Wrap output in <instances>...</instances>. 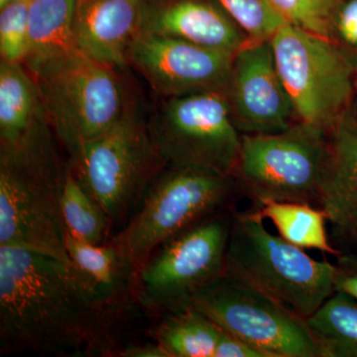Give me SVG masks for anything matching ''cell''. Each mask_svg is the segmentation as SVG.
I'll list each match as a JSON object with an SVG mask.
<instances>
[{"label": "cell", "instance_id": "4dcf8cb0", "mask_svg": "<svg viewBox=\"0 0 357 357\" xmlns=\"http://www.w3.org/2000/svg\"><path fill=\"white\" fill-rule=\"evenodd\" d=\"M312 1L316 6L319 15L325 20L326 23V17H328V13L332 10L337 0H312Z\"/></svg>", "mask_w": 357, "mask_h": 357}, {"label": "cell", "instance_id": "4fadbf2b", "mask_svg": "<svg viewBox=\"0 0 357 357\" xmlns=\"http://www.w3.org/2000/svg\"><path fill=\"white\" fill-rule=\"evenodd\" d=\"M227 96L243 135L280 132L298 121L270 40L249 41L234 55Z\"/></svg>", "mask_w": 357, "mask_h": 357}, {"label": "cell", "instance_id": "277c9868", "mask_svg": "<svg viewBox=\"0 0 357 357\" xmlns=\"http://www.w3.org/2000/svg\"><path fill=\"white\" fill-rule=\"evenodd\" d=\"M237 187L234 176L167 165L148 188L132 217L109 241L137 274L162 244L220 213Z\"/></svg>", "mask_w": 357, "mask_h": 357}, {"label": "cell", "instance_id": "8992f818", "mask_svg": "<svg viewBox=\"0 0 357 357\" xmlns=\"http://www.w3.org/2000/svg\"><path fill=\"white\" fill-rule=\"evenodd\" d=\"M331 133L297 121L280 132L243 135L234 177L255 206L295 202L319 206Z\"/></svg>", "mask_w": 357, "mask_h": 357}, {"label": "cell", "instance_id": "f546056e", "mask_svg": "<svg viewBox=\"0 0 357 357\" xmlns=\"http://www.w3.org/2000/svg\"><path fill=\"white\" fill-rule=\"evenodd\" d=\"M124 357H168L163 347L155 342L154 344L129 345L121 351Z\"/></svg>", "mask_w": 357, "mask_h": 357}, {"label": "cell", "instance_id": "2e32d148", "mask_svg": "<svg viewBox=\"0 0 357 357\" xmlns=\"http://www.w3.org/2000/svg\"><path fill=\"white\" fill-rule=\"evenodd\" d=\"M337 238L357 245V124L351 109L331 132V156L319 197Z\"/></svg>", "mask_w": 357, "mask_h": 357}, {"label": "cell", "instance_id": "44dd1931", "mask_svg": "<svg viewBox=\"0 0 357 357\" xmlns=\"http://www.w3.org/2000/svg\"><path fill=\"white\" fill-rule=\"evenodd\" d=\"M222 330L191 307L167 312L154 332L168 357H213Z\"/></svg>", "mask_w": 357, "mask_h": 357}, {"label": "cell", "instance_id": "83f0119b", "mask_svg": "<svg viewBox=\"0 0 357 357\" xmlns=\"http://www.w3.org/2000/svg\"><path fill=\"white\" fill-rule=\"evenodd\" d=\"M335 264V291L349 294L357 299V251L337 256Z\"/></svg>", "mask_w": 357, "mask_h": 357}, {"label": "cell", "instance_id": "603a6c76", "mask_svg": "<svg viewBox=\"0 0 357 357\" xmlns=\"http://www.w3.org/2000/svg\"><path fill=\"white\" fill-rule=\"evenodd\" d=\"M61 208L66 230L70 236L93 244L109 241V220L70 164L63 187Z\"/></svg>", "mask_w": 357, "mask_h": 357}, {"label": "cell", "instance_id": "7c38bea8", "mask_svg": "<svg viewBox=\"0 0 357 357\" xmlns=\"http://www.w3.org/2000/svg\"><path fill=\"white\" fill-rule=\"evenodd\" d=\"M234 55L139 31L131 42L128 65L165 98L204 91L227 93Z\"/></svg>", "mask_w": 357, "mask_h": 357}, {"label": "cell", "instance_id": "9c48e42d", "mask_svg": "<svg viewBox=\"0 0 357 357\" xmlns=\"http://www.w3.org/2000/svg\"><path fill=\"white\" fill-rule=\"evenodd\" d=\"M148 128L167 165L234 176L243 134L225 91L166 98Z\"/></svg>", "mask_w": 357, "mask_h": 357}, {"label": "cell", "instance_id": "8fae6325", "mask_svg": "<svg viewBox=\"0 0 357 357\" xmlns=\"http://www.w3.org/2000/svg\"><path fill=\"white\" fill-rule=\"evenodd\" d=\"M189 307L267 357H328L307 319L227 277L201 291Z\"/></svg>", "mask_w": 357, "mask_h": 357}, {"label": "cell", "instance_id": "5bb4252c", "mask_svg": "<svg viewBox=\"0 0 357 357\" xmlns=\"http://www.w3.org/2000/svg\"><path fill=\"white\" fill-rule=\"evenodd\" d=\"M140 31L232 55L250 41L217 0H143Z\"/></svg>", "mask_w": 357, "mask_h": 357}, {"label": "cell", "instance_id": "cb8c5ba5", "mask_svg": "<svg viewBox=\"0 0 357 357\" xmlns=\"http://www.w3.org/2000/svg\"><path fill=\"white\" fill-rule=\"evenodd\" d=\"M250 41H265L285 24L270 0H217Z\"/></svg>", "mask_w": 357, "mask_h": 357}, {"label": "cell", "instance_id": "ba28073f", "mask_svg": "<svg viewBox=\"0 0 357 357\" xmlns=\"http://www.w3.org/2000/svg\"><path fill=\"white\" fill-rule=\"evenodd\" d=\"M70 165L105 213L112 231L132 217L167 164L149 128L130 114L79 148Z\"/></svg>", "mask_w": 357, "mask_h": 357}, {"label": "cell", "instance_id": "d6a6232c", "mask_svg": "<svg viewBox=\"0 0 357 357\" xmlns=\"http://www.w3.org/2000/svg\"><path fill=\"white\" fill-rule=\"evenodd\" d=\"M351 114L357 124V96H356V100H354V105H352Z\"/></svg>", "mask_w": 357, "mask_h": 357}, {"label": "cell", "instance_id": "ffe728a7", "mask_svg": "<svg viewBox=\"0 0 357 357\" xmlns=\"http://www.w3.org/2000/svg\"><path fill=\"white\" fill-rule=\"evenodd\" d=\"M253 208L260 217L272 222L278 236L293 245L335 257L342 255L328 239V217L319 206L295 202H269Z\"/></svg>", "mask_w": 357, "mask_h": 357}, {"label": "cell", "instance_id": "5b68a950", "mask_svg": "<svg viewBox=\"0 0 357 357\" xmlns=\"http://www.w3.org/2000/svg\"><path fill=\"white\" fill-rule=\"evenodd\" d=\"M115 70L76 52L29 70L51 128L70 158L131 114Z\"/></svg>", "mask_w": 357, "mask_h": 357}, {"label": "cell", "instance_id": "d6986e66", "mask_svg": "<svg viewBox=\"0 0 357 357\" xmlns=\"http://www.w3.org/2000/svg\"><path fill=\"white\" fill-rule=\"evenodd\" d=\"M66 248L70 262L112 299L121 302L134 286L135 270L112 241L89 243L67 234Z\"/></svg>", "mask_w": 357, "mask_h": 357}, {"label": "cell", "instance_id": "e0dca14e", "mask_svg": "<svg viewBox=\"0 0 357 357\" xmlns=\"http://www.w3.org/2000/svg\"><path fill=\"white\" fill-rule=\"evenodd\" d=\"M38 84L22 63L0 64V146L51 129Z\"/></svg>", "mask_w": 357, "mask_h": 357}, {"label": "cell", "instance_id": "30bf717a", "mask_svg": "<svg viewBox=\"0 0 357 357\" xmlns=\"http://www.w3.org/2000/svg\"><path fill=\"white\" fill-rule=\"evenodd\" d=\"M232 215H211L157 248L136 274L140 302L166 314L178 311L222 278Z\"/></svg>", "mask_w": 357, "mask_h": 357}, {"label": "cell", "instance_id": "d4e9b609", "mask_svg": "<svg viewBox=\"0 0 357 357\" xmlns=\"http://www.w3.org/2000/svg\"><path fill=\"white\" fill-rule=\"evenodd\" d=\"M30 2L9 4L0 8L1 62L24 64L29 46Z\"/></svg>", "mask_w": 357, "mask_h": 357}, {"label": "cell", "instance_id": "1f68e13d", "mask_svg": "<svg viewBox=\"0 0 357 357\" xmlns=\"http://www.w3.org/2000/svg\"><path fill=\"white\" fill-rule=\"evenodd\" d=\"M33 0H0V8L9 4L21 3V2H31Z\"/></svg>", "mask_w": 357, "mask_h": 357}, {"label": "cell", "instance_id": "3957f363", "mask_svg": "<svg viewBox=\"0 0 357 357\" xmlns=\"http://www.w3.org/2000/svg\"><path fill=\"white\" fill-rule=\"evenodd\" d=\"M335 263L316 260L266 229L255 208L234 213L225 276L309 318L335 292Z\"/></svg>", "mask_w": 357, "mask_h": 357}, {"label": "cell", "instance_id": "52a82bcc", "mask_svg": "<svg viewBox=\"0 0 357 357\" xmlns=\"http://www.w3.org/2000/svg\"><path fill=\"white\" fill-rule=\"evenodd\" d=\"M270 43L297 121L332 132L356 100L354 62L330 39L290 23Z\"/></svg>", "mask_w": 357, "mask_h": 357}, {"label": "cell", "instance_id": "ac0fdd59", "mask_svg": "<svg viewBox=\"0 0 357 357\" xmlns=\"http://www.w3.org/2000/svg\"><path fill=\"white\" fill-rule=\"evenodd\" d=\"M77 0H33L29 6V46L25 67L34 72L47 63L76 53L74 24Z\"/></svg>", "mask_w": 357, "mask_h": 357}, {"label": "cell", "instance_id": "484cf974", "mask_svg": "<svg viewBox=\"0 0 357 357\" xmlns=\"http://www.w3.org/2000/svg\"><path fill=\"white\" fill-rule=\"evenodd\" d=\"M328 39L352 62L357 59V0H337L326 17Z\"/></svg>", "mask_w": 357, "mask_h": 357}, {"label": "cell", "instance_id": "836d02e7", "mask_svg": "<svg viewBox=\"0 0 357 357\" xmlns=\"http://www.w3.org/2000/svg\"><path fill=\"white\" fill-rule=\"evenodd\" d=\"M354 81H356V88L357 91V59L354 61Z\"/></svg>", "mask_w": 357, "mask_h": 357}, {"label": "cell", "instance_id": "6da1fadb", "mask_svg": "<svg viewBox=\"0 0 357 357\" xmlns=\"http://www.w3.org/2000/svg\"><path fill=\"white\" fill-rule=\"evenodd\" d=\"M119 303L72 262L0 246L2 352L102 354Z\"/></svg>", "mask_w": 357, "mask_h": 357}, {"label": "cell", "instance_id": "9a60e30c", "mask_svg": "<svg viewBox=\"0 0 357 357\" xmlns=\"http://www.w3.org/2000/svg\"><path fill=\"white\" fill-rule=\"evenodd\" d=\"M143 0H77L75 47L82 55L114 69L128 65L131 42L140 31Z\"/></svg>", "mask_w": 357, "mask_h": 357}, {"label": "cell", "instance_id": "7a4b0ae2", "mask_svg": "<svg viewBox=\"0 0 357 357\" xmlns=\"http://www.w3.org/2000/svg\"><path fill=\"white\" fill-rule=\"evenodd\" d=\"M53 129L0 146V246L22 248L70 262L61 199L67 166Z\"/></svg>", "mask_w": 357, "mask_h": 357}, {"label": "cell", "instance_id": "4316f807", "mask_svg": "<svg viewBox=\"0 0 357 357\" xmlns=\"http://www.w3.org/2000/svg\"><path fill=\"white\" fill-rule=\"evenodd\" d=\"M286 22L328 38L326 23L312 0H270Z\"/></svg>", "mask_w": 357, "mask_h": 357}, {"label": "cell", "instance_id": "7402d4cb", "mask_svg": "<svg viewBox=\"0 0 357 357\" xmlns=\"http://www.w3.org/2000/svg\"><path fill=\"white\" fill-rule=\"evenodd\" d=\"M307 323L328 357H357V299L335 291Z\"/></svg>", "mask_w": 357, "mask_h": 357}, {"label": "cell", "instance_id": "f1b7e54d", "mask_svg": "<svg viewBox=\"0 0 357 357\" xmlns=\"http://www.w3.org/2000/svg\"><path fill=\"white\" fill-rule=\"evenodd\" d=\"M213 357H267L262 351L223 332L215 347Z\"/></svg>", "mask_w": 357, "mask_h": 357}]
</instances>
